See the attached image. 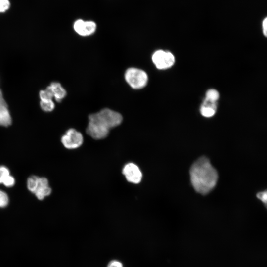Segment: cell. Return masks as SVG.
<instances>
[{
    "label": "cell",
    "mask_w": 267,
    "mask_h": 267,
    "mask_svg": "<svg viewBox=\"0 0 267 267\" xmlns=\"http://www.w3.org/2000/svg\"><path fill=\"white\" fill-rule=\"evenodd\" d=\"M107 267H123V266L121 262L116 260H113L108 264Z\"/></svg>",
    "instance_id": "21"
},
{
    "label": "cell",
    "mask_w": 267,
    "mask_h": 267,
    "mask_svg": "<svg viewBox=\"0 0 267 267\" xmlns=\"http://www.w3.org/2000/svg\"><path fill=\"white\" fill-rule=\"evenodd\" d=\"M257 197L266 206L267 203V191L265 190L259 192L256 194Z\"/></svg>",
    "instance_id": "18"
},
{
    "label": "cell",
    "mask_w": 267,
    "mask_h": 267,
    "mask_svg": "<svg viewBox=\"0 0 267 267\" xmlns=\"http://www.w3.org/2000/svg\"><path fill=\"white\" fill-rule=\"evenodd\" d=\"M61 142L64 146L69 149L80 147L83 142L82 134L74 129H70L61 137Z\"/></svg>",
    "instance_id": "5"
},
{
    "label": "cell",
    "mask_w": 267,
    "mask_h": 267,
    "mask_svg": "<svg viewBox=\"0 0 267 267\" xmlns=\"http://www.w3.org/2000/svg\"><path fill=\"white\" fill-rule=\"evenodd\" d=\"M51 193V189L49 186L47 179L44 177H39L38 184L34 194L39 200H43Z\"/></svg>",
    "instance_id": "9"
},
{
    "label": "cell",
    "mask_w": 267,
    "mask_h": 267,
    "mask_svg": "<svg viewBox=\"0 0 267 267\" xmlns=\"http://www.w3.org/2000/svg\"><path fill=\"white\" fill-rule=\"evenodd\" d=\"M75 31L81 36H89L93 34L96 29V24L91 21L76 20L73 25Z\"/></svg>",
    "instance_id": "7"
},
{
    "label": "cell",
    "mask_w": 267,
    "mask_h": 267,
    "mask_svg": "<svg viewBox=\"0 0 267 267\" xmlns=\"http://www.w3.org/2000/svg\"><path fill=\"white\" fill-rule=\"evenodd\" d=\"M122 173L130 182L137 184L141 181L142 175L139 167L135 164H127L123 168Z\"/></svg>",
    "instance_id": "6"
},
{
    "label": "cell",
    "mask_w": 267,
    "mask_h": 267,
    "mask_svg": "<svg viewBox=\"0 0 267 267\" xmlns=\"http://www.w3.org/2000/svg\"><path fill=\"white\" fill-rule=\"evenodd\" d=\"M2 184L7 187H12L15 184V179L13 177L10 175L3 180Z\"/></svg>",
    "instance_id": "17"
},
{
    "label": "cell",
    "mask_w": 267,
    "mask_h": 267,
    "mask_svg": "<svg viewBox=\"0 0 267 267\" xmlns=\"http://www.w3.org/2000/svg\"><path fill=\"white\" fill-rule=\"evenodd\" d=\"M89 119L109 130L120 125L123 121V117L120 113L107 108L90 114Z\"/></svg>",
    "instance_id": "2"
},
{
    "label": "cell",
    "mask_w": 267,
    "mask_h": 267,
    "mask_svg": "<svg viewBox=\"0 0 267 267\" xmlns=\"http://www.w3.org/2000/svg\"><path fill=\"white\" fill-rule=\"evenodd\" d=\"M262 28L263 35L267 37V17H266L262 21Z\"/></svg>",
    "instance_id": "20"
},
{
    "label": "cell",
    "mask_w": 267,
    "mask_h": 267,
    "mask_svg": "<svg viewBox=\"0 0 267 267\" xmlns=\"http://www.w3.org/2000/svg\"><path fill=\"white\" fill-rule=\"evenodd\" d=\"M124 78L128 85L133 89H140L148 84V76L143 70L130 67L125 72Z\"/></svg>",
    "instance_id": "3"
},
{
    "label": "cell",
    "mask_w": 267,
    "mask_h": 267,
    "mask_svg": "<svg viewBox=\"0 0 267 267\" xmlns=\"http://www.w3.org/2000/svg\"><path fill=\"white\" fill-rule=\"evenodd\" d=\"M9 175H10L9 169L5 166H0V183H2L3 180Z\"/></svg>",
    "instance_id": "16"
},
{
    "label": "cell",
    "mask_w": 267,
    "mask_h": 267,
    "mask_svg": "<svg viewBox=\"0 0 267 267\" xmlns=\"http://www.w3.org/2000/svg\"><path fill=\"white\" fill-rule=\"evenodd\" d=\"M189 173L191 184L199 193L203 195L208 193L217 184V171L205 156L198 158L192 164Z\"/></svg>",
    "instance_id": "1"
},
{
    "label": "cell",
    "mask_w": 267,
    "mask_h": 267,
    "mask_svg": "<svg viewBox=\"0 0 267 267\" xmlns=\"http://www.w3.org/2000/svg\"><path fill=\"white\" fill-rule=\"evenodd\" d=\"M11 118L8 107L0 89V125L7 127L11 123Z\"/></svg>",
    "instance_id": "10"
},
{
    "label": "cell",
    "mask_w": 267,
    "mask_h": 267,
    "mask_svg": "<svg viewBox=\"0 0 267 267\" xmlns=\"http://www.w3.org/2000/svg\"><path fill=\"white\" fill-rule=\"evenodd\" d=\"M49 87L56 101L60 102L66 96V91L59 83L53 82Z\"/></svg>",
    "instance_id": "12"
},
{
    "label": "cell",
    "mask_w": 267,
    "mask_h": 267,
    "mask_svg": "<svg viewBox=\"0 0 267 267\" xmlns=\"http://www.w3.org/2000/svg\"><path fill=\"white\" fill-rule=\"evenodd\" d=\"M39 177L36 176H32L30 177L27 181V188L30 191L34 193L38 184Z\"/></svg>",
    "instance_id": "13"
},
{
    "label": "cell",
    "mask_w": 267,
    "mask_h": 267,
    "mask_svg": "<svg viewBox=\"0 0 267 267\" xmlns=\"http://www.w3.org/2000/svg\"><path fill=\"white\" fill-rule=\"evenodd\" d=\"M216 102L210 101L205 98L200 107V113L205 117L213 116L216 112Z\"/></svg>",
    "instance_id": "11"
},
{
    "label": "cell",
    "mask_w": 267,
    "mask_h": 267,
    "mask_svg": "<svg viewBox=\"0 0 267 267\" xmlns=\"http://www.w3.org/2000/svg\"><path fill=\"white\" fill-rule=\"evenodd\" d=\"M86 132L92 138L101 139L107 136L109 130L101 126L94 121L89 119Z\"/></svg>",
    "instance_id": "8"
},
{
    "label": "cell",
    "mask_w": 267,
    "mask_h": 267,
    "mask_svg": "<svg viewBox=\"0 0 267 267\" xmlns=\"http://www.w3.org/2000/svg\"><path fill=\"white\" fill-rule=\"evenodd\" d=\"M219 92L215 89H210L206 93L205 99L216 102L219 98Z\"/></svg>",
    "instance_id": "14"
},
{
    "label": "cell",
    "mask_w": 267,
    "mask_h": 267,
    "mask_svg": "<svg viewBox=\"0 0 267 267\" xmlns=\"http://www.w3.org/2000/svg\"><path fill=\"white\" fill-rule=\"evenodd\" d=\"M10 6L8 0H0V12H3L7 10Z\"/></svg>",
    "instance_id": "19"
},
{
    "label": "cell",
    "mask_w": 267,
    "mask_h": 267,
    "mask_svg": "<svg viewBox=\"0 0 267 267\" xmlns=\"http://www.w3.org/2000/svg\"><path fill=\"white\" fill-rule=\"evenodd\" d=\"M9 202V198L7 194L0 190V208L6 207Z\"/></svg>",
    "instance_id": "15"
},
{
    "label": "cell",
    "mask_w": 267,
    "mask_h": 267,
    "mask_svg": "<svg viewBox=\"0 0 267 267\" xmlns=\"http://www.w3.org/2000/svg\"><path fill=\"white\" fill-rule=\"evenodd\" d=\"M152 61L159 70H164L172 67L175 63V57L169 51L161 49L155 51L152 55Z\"/></svg>",
    "instance_id": "4"
}]
</instances>
